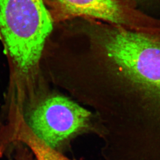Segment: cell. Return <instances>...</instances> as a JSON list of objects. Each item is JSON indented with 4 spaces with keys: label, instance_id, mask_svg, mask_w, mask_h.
I'll list each match as a JSON object with an SVG mask.
<instances>
[{
    "label": "cell",
    "instance_id": "obj_1",
    "mask_svg": "<svg viewBox=\"0 0 160 160\" xmlns=\"http://www.w3.org/2000/svg\"><path fill=\"white\" fill-rule=\"evenodd\" d=\"M98 35L137 100L136 156L139 160H160V36L113 26Z\"/></svg>",
    "mask_w": 160,
    "mask_h": 160
},
{
    "label": "cell",
    "instance_id": "obj_2",
    "mask_svg": "<svg viewBox=\"0 0 160 160\" xmlns=\"http://www.w3.org/2000/svg\"><path fill=\"white\" fill-rule=\"evenodd\" d=\"M52 18L43 0H0V40L19 71L37 67Z\"/></svg>",
    "mask_w": 160,
    "mask_h": 160
},
{
    "label": "cell",
    "instance_id": "obj_3",
    "mask_svg": "<svg viewBox=\"0 0 160 160\" xmlns=\"http://www.w3.org/2000/svg\"><path fill=\"white\" fill-rule=\"evenodd\" d=\"M91 113L66 97L56 96L42 102L32 112V132L56 150L88 124Z\"/></svg>",
    "mask_w": 160,
    "mask_h": 160
},
{
    "label": "cell",
    "instance_id": "obj_4",
    "mask_svg": "<svg viewBox=\"0 0 160 160\" xmlns=\"http://www.w3.org/2000/svg\"><path fill=\"white\" fill-rule=\"evenodd\" d=\"M61 12L102 20L113 26L160 36V19L139 11L132 0H54Z\"/></svg>",
    "mask_w": 160,
    "mask_h": 160
},
{
    "label": "cell",
    "instance_id": "obj_5",
    "mask_svg": "<svg viewBox=\"0 0 160 160\" xmlns=\"http://www.w3.org/2000/svg\"><path fill=\"white\" fill-rule=\"evenodd\" d=\"M19 139L31 150L36 160H71L40 140L32 131L21 129Z\"/></svg>",
    "mask_w": 160,
    "mask_h": 160
},
{
    "label": "cell",
    "instance_id": "obj_6",
    "mask_svg": "<svg viewBox=\"0 0 160 160\" xmlns=\"http://www.w3.org/2000/svg\"><path fill=\"white\" fill-rule=\"evenodd\" d=\"M17 160H36L30 155L26 151H22L18 152L17 155Z\"/></svg>",
    "mask_w": 160,
    "mask_h": 160
}]
</instances>
